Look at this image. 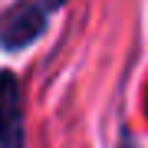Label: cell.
<instances>
[{
  "instance_id": "6da1fadb",
  "label": "cell",
  "mask_w": 148,
  "mask_h": 148,
  "mask_svg": "<svg viewBox=\"0 0 148 148\" xmlns=\"http://www.w3.org/2000/svg\"><path fill=\"white\" fill-rule=\"evenodd\" d=\"M0 148H23V102L13 73H0Z\"/></svg>"
},
{
  "instance_id": "7a4b0ae2",
  "label": "cell",
  "mask_w": 148,
  "mask_h": 148,
  "mask_svg": "<svg viewBox=\"0 0 148 148\" xmlns=\"http://www.w3.org/2000/svg\"><path fill=\"white\" fill-rule=\"evenodd\" d=\"M43 27H46V16H43L40 7H16V10L7 16V23L0 27V43H3L7 49H20L27 46V43H33L43 33Z\"/></svg>"
},
{
  "instance_id": "3957f363",
  "label": "cell",
  "mask_w": 148,
  "mask_h": 148,
  "mask_svg": "<svg viewBox=\"0 0 148 148\" xmlns=\"http://www.w3.org/2000/svg\"><path fill=\"white\" fill-rule=\"evenodd\" d=\"M59 3H66V0H46V7H59Z\"/></svg>"
}]
</instances>
